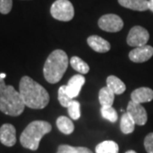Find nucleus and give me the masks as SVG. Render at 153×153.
<instances>
[{"instance_id": "obj_1", "label": "nucleus", "mask_w": 153, "mask_h": 153, "mask_svg": "<svg viewBox=\"0 0 153 153\" xmlns=\"http://www.w3.org/2000/svg\"><path fill=\"white\" fill-rule=\"evenodd\" d=\"M19 92L23 103L31 109H44L49 102L48 91L41 84L30 76L22 77L19 84Z\"/></svg>"}, {"instance_id": "obj_2", "label": "nucleus", "mask_w": 153, "mask_h": 153, "mask_svg": "<svg viewBox=\"0 0 153 153\" xmlns=\"http://www.w3.org/2000/svg\"><path fill=\"white\" fill-rule=\"evenodd\" d=\"M20 92L11 85H6L4 79L0 77V111L11 117H18L25 109Z\"/></svg>"}, {"instance_id": "obj_3", "label": "nucleus", "mask_w": 153, "mask_h": 153, "mask_svg": "<svg viewBox=\"0 0 153 153\" xmlns=\"http://www.w3.org/2000/svg\"><path fill=\"white\" fill-rule=\"evenodd\" d=\"M68 63L69 60L65 51L54 50L44 63V76L46 81L52 84L60 82L67 69Z\"/></svg>"}, {"instance_id": "obj_4", "label": "nucleus", "mask_w": 153, "mask_h": 153, "mask_svg": "<svg viewBox=\"0 0 153 153\" xmlns=\"http://www.w3.org/2000/svg\"><path fill=\"white\" fill-rule=\"evenodd\" d=\"M52 130V126L46 121L37 120L30 123L23 130L20 141L24 148L37 151L42 138Z\"/></svg>"}, {"instance_id": "obj_5", "label": "nucleus", "mask_w": 153, "mask_h": 153, "mask_svg": "<svg viewBox=\"0 0 153 153\" xmlns=\"http://www.w3.org/2000/svg\"><path fill=\"white\" fill-rule=\"evenodd\" d=\"M53 18L60 22H70L74 17V8L69 0H56L50 8Z\"/></svg>"}, {"instance_id": "obj_6", "label": "nucleus", "mask_w": 153, "mask_h": 153, "mask_svg": "<svg viewBox=\"0 0 153 153\" xmlns=\"http://www.w3.org/2000/svg\"><path fill=\"white\" fill-rule=\"evenodd\" d=\"M98 25L100 28L105 32L117 33L123 27V21L117 15L107 14L99 19Z\"/></svg>"}, {"instance_id": "obj_7", "label": "nucleus", "mask_w": 153, "mask_h": 153, "mask_svg": "<svg viewBox=\"0 0 153 153\" xmlns=\"http://www.w3.org/2000/svg\"><path fill=\"white\" fill-rule=\"evenodd\" d=\"M150 34L146 28L140 26L132 27L127 37V44L132 47H140L146 45Z\"/></svg>"}, {"instance_id": "obj_8", "label": "nucleus", "mask_w": 153, "mask_h": 153, "mask_svg": "<svg viewBox=\"0 0 153 153\" xmlns=\"http://www.w3.org/2000/svg\"><path fill=\"white\" fill-rule=\"evenodd\" d=\"M127 113L132 117L135 124L145 125L147 122V112L141 104L129 101L127 106Z\"/></svg>"}, {"instance_id": "obj_9", "label": "nucleus", "mask_w": 153, "mask_h": 153, "mask_svg": "<svg viewBox=\"0 0 153 153\" xmlns=\"http://www.w3.org/2000/svg\"><path fill=\"white\" fill-rule=\"evenodd\" d=\"M153 56V47L150 45H144L136 47L128 54L130 60L135 63H143L149 60Z\"/></svg>"}, {"instance_id": "obj_10", "label": "nucleus", "mask_w": 153, "mask_h": 153, "mask_svg": "<svg viewBox=\"0 0 153 153\" xmlns=\"http://www.w3.org/2000/svg\"><path fill=\"white\" fill-rule=\"evenodd\" d=\"M0 142L6 146L11 147L16 143V130L14 125L4 123L0 128Z\"/></svg>"}, {"instance_id": "obj_11", "label": "nucleus", "mask_w": 153, "mask_h": 153, "mask_svg": "<svg viewBox=\"0 0 153 153\" xmlns=\"http://www.w3.org/2000/svg\"><path fill=\"white\" fill-rule=\"evenodd\" d=\"M84 82H85V77L81 74H77L71 76V79L68 81L67 85H66V93L69 95V97H71V99L77 97L79 95V93Z\"/></svg>"}, {"instance_id": "obj_12", "label": "nucleus", "mask_w": 153, "mask_h": 153, "mask_svg": "<svg viewBox=\"0 0 153 153\" xmlns=\"http://www.w3.org/2000/svg\"><path fill=\"white\" fill-rule=\"evenodd\" d=\"M87 43L91 49L98 53H106L111 49L109 42L97 35H92L88 37Z\"/></svg>"}, {"instance_id": "obj_13", "label": "nucleus", "mask_w": 153, "mask_h": 153, "mask_svg": "<svg viewBox=\"0 0 153 153\" xmlns=\"http://www.w3.org/2000/svg\"><path fill=\"white\" fill-rule=\"evenodd\" d=\"M153 100V90L152 88L147 87H141L134 90L131 93V100L142 104L150 102Z\"/></svg>"}, {"instance_id": "obj_14", "label": "nucleus", "mask_w": 153, "mask_h": 153, "mask_svg": "<svg viewBox=\"0 0 153 153\" xmlns=\"http://www.w3.org/2000/svg\"><path fill=\"white\" fill-rule=\"evenodd\" d=\"M121 6L132 10L146 11L149 10L148 0H118Z\"/></svg>"}, {"instance_id": "obj_15", "label": "nucleus", "mask_w": 153, "mask_h": 153, "mask_svg": "<svg viewBox=\"0 0 153 153\" xmlns=\"http://www.w3.org/2000/svg\"><path fill=\"white\" fill-rule=\"evenodd\" d=\"M106 85L115 94H122L126 90L124 82L117 76L111 75L106 79Z\"/></svg>"}, {"instance_id": "obj_16", "label": "nucleus", "mask_w": 153, "mask_h": 153, "mask_svg": "<svg viewBox=\"0 0 153 153\" xmlns=\"http://www.w3.org/2000/svg\"><path fill=\"white\" fill-rule=\"evenodd\" d=\"M114 97L115 94L107 86L101 88L99 92V101L101 106H112Z\"/></svg>"}, {"instance_id": "obj_17", "label": "nucleus", "mask_w": 153, "mask_h": 153, "mask_svg": "<svg viewBox=\"0 0 153 153\" xmlns=\"http://www.w3.org/2000/svg\"><path fill=\"white\" fill-rule=\"evenodd\" d=\"M56 125L61 133L64 134H71L74 131V124L71 122V119H69L67 117L60 116L56 120Z\"/></svg>"}, {"instance_id": "obj_18", "label": "nucleus", "mask_w": 153, "mask_h": 153, "mask_svg": "<svg viewBox=\"0 0 153 153\" xmlns=\"http://www.w3.org/2000/svg\"><path fill=\"white\" fill-rule=\"evenodd\" d=\"M118 145L112 140H105L98 144L95 147L96 153H118Z\"/></svg>"}, {"instance_id": "obj_19", "label": "nucleus", "mask_w": 153, "mask_h": 153, "mask_svg": "<svg viewBox=\"0 0 153 153\" xmlns=\"http://www.w3.org/2000/svg\"><path fill=\"white\" fill-rule=\"evenodd\" d=\"M135 123L132 119V117L127 112L122 115L120 123L121 131L125 134H131L134 130Z\"/></svg>"}, {"instance_id": "obj_20", "label": "nucleus", "mask_w": 153, "mask_h": 153, "mask_svg": "<svg viewBox=\"0 0 153 153\" xmlns=\"http://www.w3.org/2000/svg\"><path fill=\"white\" fill-rule=\"evenodd\" d=\"M70 64L74 70H76L81 74H87L89 71V66L85 61H83L81 58L77 56L71 57L70 60Z\"/></svg>"}, {"instance_id": "obj_21", "label": "nucleus", "mask_w": 153, "mask_h": 153, "mask_svg": "<svg viewBox=\"0 0 153 153\" xmlns=\"http://www.w3.org/2000/svg\"><path fill=\"white\" fill-rule=\"evenodd\" d=\"M56 153H93L88 148L82 146H71L68 145H61L58 147Z\"/></svg>"}, {"instance_id": "obj_22", "label": "nucleus", "mask_w": 153, "mask_h": 153, "mask_svg": "<svg viewBox=\"0 0 153 153\" xmlns=\"http://www.w3.org/2000/svg\"><path fill=\"white\" fill-rule=\"evenodd\" d=\"M100 111L105 119L110 121L111 123H116L117 120V113L112 106H102Z\"/></svg>"}, {"instance_id": "obj_23", "label": "nucleus", "mask_w": 153, "mask_h": 153, "mask_svg": "<svg viewBox=\"0 0 153 153\" xmlns=\"http://www.w3.org/2000/svg\"><path fill=\"white\" fill-rule=\"evenodd\" d=\"M58 100L60 104L64 106V107H68L69 105L71 104V102L73 100V99L69 97V95L67 94L66 90V85H62L60 86L59 90H58Z\"/></svg>"}, {"instance_id": "obj_24", "label": "nucleus", "mask_w": 153, "mask_h": 153, "mask_svg": "<svg viewBox=\"0 0 153 153\" xmlns=\"http://www.w3.org/2000/svg\"><path fill=\"white\" fill-rule=\"evenodd\" d=\"M80 103L77 100H72L71 104L67 107L68 113L70 115L71 119L73 120H77L81 117V111H80Z\"/></svg>"}, {"instance_id": "obj_25", "label": "nucleus", "mask_w": 153, "mask_h": 153, "mask_svg": "<svg viewBox=\"0 0 153 153\" xmlns=\"http://www.w3.org/2000/svg\"><path fill=\"white\" fill-rule=\"evenodd\" d=\"M13 1L12 0H0V13L3 15L9 14L12 10Z\"/></svg>"}, {"instance_id": "obj_26", "label": "nucleus", "mask_w": 153, "mask_h": 153, "mask_svg": "<svg viewBox=\"0 0 153 153\" xmlns=\"http://www.w3.org/2000/svg\"><path fill=\"white\" fill-rule=\"evenodd\" d=\"M144 146L147 153H153V133H150L145 138Z\"/></svg>"}, {"instance_id": "obj_27", "label": "nucleus", "mask_w": 153, "mask_h": 153, "mask_svg": "<svg viewBox=\"0 0 153 153\" xmlns=\"http://www.w3.org/2000/svg\"><path fill=\"white\" fill-rule=\"evenodd\" d=\"M149 10L153 12V0H149Z\"/></svg>"}, {"instance_id": "obj_28", "label": "nucleus", "mask_w": 153, "mask_h": 153, "mask_svg": "<svg viewBox=\"0 0 153 153\" xmlns=\"http://www.w3.org/2000/svg\"><path fill=\"white\" fill-rule=\"evenodd\" d=\"M5 76H6L5 73H0V77H2V78H4H4H5Z\"/></svg>"}, {"instance_id": "obj_29", "label": "nucleus", "mask_w": 153, "mask_h": 153, "mask_svg": "<svg viewBox=\"0 0 153 153\" xmlns=\"http://www.w3.org/2000/svg\"><path fill=\"white\" fill-rule=\"evenodd\" d=\"M125 153H137L136 152H134V151H133V150H129V151H127Z\"/></svg>"}]
</instances>
